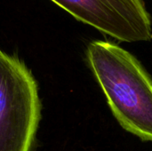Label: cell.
<instances>
[{"mask_svg":"<svg viewBox=\"0 0 152 151\" xmlns=\"http://www.w3.org/2000/svg\"><path fill=\"white\" fill-rule=\"evenodd\" d=\"M86 59L121 127L152 142V77L145 68L131 53L110 41H92Z\"/></svg>","mask_w":152,"mask_h":151,"instance_id":"1","label":"cell"},{"mask_svg":"<svg viewBox=\"0 0 152 151\" xmlns=\"http://www.w3.org/2000/svg\"><path fill=\"white\" fill-rule=\"evenodd\" d=\"M41 118L37 84L25 63L0 49V151H30Z\"/></svg>","mask_w":152,"mask_h":151,"instance_id":"2","label":"cell"},{"mask_svg":"<svg viewBox=\"0 0 152 151\" xmlns=\"http://www.w3.org/2000/svg\"><path fill=\"white\" fill-rule=\"evenodd\" d=\"M76 20L118 41L152 40L151 16L142 0H51Z\"/></svg>","mask_w":152,"mask_h":151,"instance_id":"3","label":"cell"}]
</instances>
